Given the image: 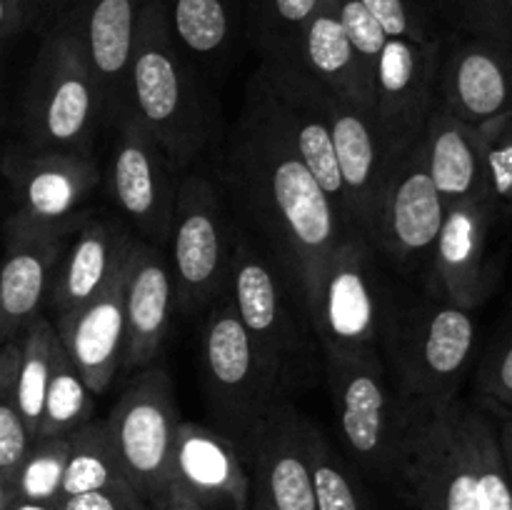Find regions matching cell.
<instances>
[{
    "label": "cell",
    "instance_id": "4316f807",
    "mask_svg": "<svg viewBox=\"0 0 512 510\" xmlns=\"http://www.w3.org/2000/svg\"><path fill=\"white\" fill-rule=\"evenodd\" d=\"M295 65L328 93L373 110V83L345 35L338 0H325L305 25Z\"/></svg>",
    "mask_w": 512,
    "mask_h": 510
},
{
    "label": "cell",
    "instance_id": "d6a6232c",
    "mask_svg": "<svg viewBox=\"0 0 512 510\" xmlns=\"http://www.w3.org/2000/svg\"><path fill=\"white\" fill-rule=\"evenodd\" d=\"M55 340H58V335H55L53 320L45 318V315L30 320L18 338L20 350L18 370H15V400H18L20 415H23L33 440L38 433L40 415H43Z\"/></svg>",
    "mask_w": 512,
    "mask_h": 510
},
{
    "label": "cell",
    "instance_id": "7402d4cb",
    "mask_svg": "<svg viewBox=\"0 0 512 510\" xmlns=\"http://www.w3.org/2000/svg\"><path fill=\"white\" fill-rule=\"evenodd\" d=\"M143 3L145 0H73L70 8L55 18L83 48L85 60L103 90L108 123L125 103V83Z\"/></svg>",
    "mask_w": 512,
    "mask_h": 510
},
{
    "label": "cell",
    "instance_id": "ee69618b",
    "mask_svg": "<svg viewBox=\"0 0 512 510\" xmlns=\"http://www.w3.org/2000/svg\"><path fill=\"white\" fill-rule=\"evenodd\" d=\"M498 443L500 450H503V460H505V470H508V478L512 485V410L505 415H498Z\"/></svg>",
    "mask_w": 512,
    "mask_h": 510
},
{
    "label": "cell",
    "instance_id": "d4e9b609",
    "mask_svg": "<svg viewBox=\"0 0 512 510\" xmlns=\"http://www.w3.org/2000/svg\"><path fill=\"white\" fill-rule=\"evenodd\" d=\"M68 238L5 220L0 258V345L18 340L30 320L43 315L53 270Z\"/></svg>",
    "mask_w": 512,
    "mask_h": 510
},
{
    "label": "cell",
    "instance_id": "8d00e7d4",
    "mask_svg": "<svg viewBox=\"0 0 512 510\" xmlns=\"http://www.w3.org/2000/svg\"><path fill=\"white\" fill-rule=\"evenodd\" d=\"M488 168V198L495 215L512 213V113L478 125Z\"/></svg>",
    "mask_w": 512,
    "mask_h": 510
},
{
    "label": "cell",
    "instance_id": "4dcf8cb0",
    "mask_svg": "<svg viewBox=\"0 0 512 510\" xmlns=\"http://www.w3.org/2000/svg\"><path fill=\"white\" fill-rule=\"evenodd\" d=\"M128 483L123 475L118 450L108 420H88L68 435V460H65L60 498L88 493Z\"/></svg>",
    "mask_w": 512,
    "mask_h": 510
},
{
    "label": "cell",
    "instance_id": "f1b7e54d",
    "mask_svg": "<svg viewBox=\"0 0 512 510\" xmlns=\"http://www.w3.org/2000/svg\"><path fill=\"white\" fill-rule=\"evenodd\" d=\"M455 420L475 480L480 510H512V485L505 470L498 430L483 410L455 400Z\"/></svg>",
    "mask_w": 512,
    "mask_h": 510
},
{
    "label": "cell",
    "instance_id": "836d02e7",
    "mask_svg": "<svg viewBox=\"0 0 512 510\" xmlns=\"http://www.w3.org/2000/svg\"><path fill=\"white\" fill-rule=\"evenodd\" d=\"M310 460H313L315 510H373L360 480L350 473L343 455L333 448V443L315 423L310 430Z\"/></svg>",
    "mask_w": 512,
    "mask_h": 510
},
{
    "label": "cell",
    "instance_id": "5bb4252c",
    "mask_svg": "<svg viewBox=\"0 0 512 510\" xmlns=\"http://www.w3.org/2000/svg\"><path fill=\"white\" fill-rule=\"evenodd\" d=\"M445 220V203L425 168L420 140L390 165L370 245L390 263L413 270H430L435 240Z\"/></svg>",
    "mask_w": 512,
    "mask_h": 510
},
{
    "label": "cell",
    "instance_id": "7a4b0ae2",
    "mask_svg": "<svg viewBox=\"0 0 512 510\" xmlns=\"http://www.w3.org/2000/svg\"><path fill=\"white\" fill-rule=\"evenodd\" d=\"M140 128L160 145L175 170H188L208 150L215 115L203 78L180 53L163 0H145L125 83V103Z\"/></svg>",
    "mask_w": 512,
    "mask_h": 510
},
{
    "label": "cell",
    "instance_id": "8992f818",
    "mask_svg": "<svg viewBox=\"0 0 512 510\" xmlns=\"http://www.w3.org/2000/svg\"><path fill=\"white\" fill-rule=\"evenodd\" d=\"M200 385L210 428L248 460L258 428L285 398L240 323L230 293L215 300L200 330Z\"/></svg>",
    "mask_w": 512,
    "mask_h": 510
},
{
    "label": "cell",
    "instance_id": "52a82bcc",
    "mask_svg": "<svg viewBox=\"0 0 512 510\" xmlns=\"http://www.w3.org/2000/svg\"><path fill=\"white\" fill-rule=\"evenodd\" d=\"M375 248L358 233L340 240L310 308L323 360H383L395 293L380 273Z\"/></svg>",
    "mask_w": 512,
    "mask_h": 510
},
{
    "label": "cell",
    "instance_id": "6da1fadb",
    "mask_svg": "<svg viewBox=\"0 0 512 510\" xmlns=\"http://www.w3.org/2000/svg\"><path fill=\"white\" fill-rule=\"evenodd\" d=\"M218 185L308 313L340 240L353 235L333 200L275 133L250 90L220 155Z\"/></svg>",
    "mask_w": 512,
    "mask_h": 510
},
{
    "label": "cell",
    "instance_id": "ab89813d",
    "mask_svg": "<svg viewBox=\"0 0 512 510\" xmlns=\"http://www.w3.org/2000/svg\"><path fill=\"white\" fill-rule=\"evenodd\" d=\"M468 35L512 48V10L505 0H450Z\"/></svg>",
    "mask_w": 512,
    "mask_h": 510
},
{
    "label": "cell",
    "instance_id": "44dd1931",
    "mask_svg": "<svg viewBox=\"0 0 512 510\" xmlns=\"http://www.w3.org/2000/svg\"><path fill=\"white\" fill-rule=\"evenodd\" d=\"M493 218V208L485 203H458L445 208L443 228L430 258V293L465 310H475L488 298L493 285V270L488 263Z\"/></svg>",
    "mask_w": 512,
    "mask_h": 510
},
{
    "label": "cell",
    "instance_id": "83f0119b",
    "mask_svg": "<svg viewBox=\"0 0 512 510\" xmlns=\"http://www.w3.org/2000/svg\"><path fill=\"white\" fill-rule=\"evenodd\" d=\"M163 8L175 45L198 73H215L245 30L243 0H163Z\"/></svg>",
    "mask_w": 512,
    "mask_h": 510
},
{
    "label": "cell",
    "instance_id": "3957f363",
    "mask_svg": "<svg viewBox=\"0 0 512 510\" xmlns=\"http://www.w3.org/2000/svg\"><path fill=\"white\" fill-rule=\"evenodd\" d=\"M478 343L473 310L435 293L395 298L383 338V363L400 400L448 408L468 373Z\"/></svg>",
    "mask_w": 512,
    "mask_h": 510
},
{
    "label": "cell",
    "instance_id": "ffe728a7",
    "mask_svg": "<svg viewBox=\"0 0 512 510\" xmlns=\"http://www.w3.org/2000/svg\"><path fill=\"white\" fill-rule=\"evenodd\" d=\"M125 345L120 373H138L158 360L175 310V283L168 253L135 238L125 263Z\"/></svg>",
    "mask_w": 512,
    "mask_h": 510
},
{
    "label": "cell",
    "instance_id": "ac0fdd59",
    "mask_svg": "<svg viewBox=\"0 0 512 510\" xmlns=\"http://www.w3.org/2000/svg\"><path fill=\"white\" fill-rule=\"evenodd\" d=\"M325 115L333 133L335 158H338L340 180H343L345 200L353 233L370 243L375 215H378L380 195L388 180L395 155L375 120L373 110L358 103L338 98L323 90Z\"/></svg>",
    "mask_w": 512,
    "mask_h": 510
},
{
    "label": "cell",
    "instance_id": "2e32d148",
    "mask_svg": "<svg viewBox=\"0 0 512 510\" xmlns=\"http://www.w3.org/2000/svg\"><path fill=\"white\" fill-rule=\"evenodd\" d=\"M435 108L475 128L512 113V48L468 33L440 40Z\"/></svg>",
    "mask_w": 512,
    "mask_h": 510
},
{
    "label": "cell",
    "instance_id": "603a6c76",
    "mask_svg": "<svg viewBox=\"0 0 512 510\" xmlns=\"http://www.w3.org/2000/svg\"><path fill=\"white\" fill-rule=\"evenodd\" d=\"M138 235L120 218L93 215L65 243L48 290L50 315L70 313L88 303L118 275Z\"/></svg>",
    "mask_w": 512,
    "mask_h": 510
},
{
    "label": "cell",
    "instance_id": "74e56055",
    "mask_svg": "<svg viewBox=\"0 0 512 510\" xmlns=\"http://www.w3.org/2000/svg\"><path fill=\"white\" fill-rule=\"evenodd\" d=\"M338 15L345 28V35H348L350 45H353L355 55H358L360 65H363L370 83H373L375 68H378L380 53H383V45L388 40V35L383 33L378 20L368 13V8L360 0H338Z\"/></svg>",
    "mask_w": 512,
    "mask_h": 510
},
{
    "label": "cell",
    "instance_id": "30bf717a",
    "mask_svg": "<svg viewBox=\"0 0 512 510\" xmlns=\"http://www.w3.org/2000/svg\"><path fill=\"white\" fill-rule=\"evenodd\" d=\"M0 175L13 200L8 220L70 238L90 215V200L103 180L95 155L10 145L0 155Z\"/></svg>",
    "mask_w": 512,
    "mask_h": 510
},
{
    "label": "cell",
    "instance_id": "7dc6e473",
    "mask_svg": "<svg viewBox=\"0 0 512 510\" xmlns=\"http://www.w3.org/2000/svg\"><path fill=\"white\" fill-rule=\"evenodd\" d=\"M505 3H508V8L512 10V0H505Z\"/></svg>",
    "mask_w": 512,
    "mask_h": 510
},
{
    "label": "cell",
    "instance_id": "e0dca14e",
    "mask_svg": "<svg viewBox=\"0 0 512 510\" xmlns=\"http://www.w3.org/2000/svg\"><path fill=\"white\" fill-rule=\"evenodd\" d=\"M440 38L433 43L388 38L373 75V115L398 158L420 140L435 108V68Z\"/></svg>",
    "mask_w": 512,
    "mask_h": 510
},
{
    "label": "cell",
    "instance_id": "9c48e42d",
    "mask_svg": "<svg viewBox=\"0 0 512 510\" xmlns=\"http://www.w3.org/2000/svg\"><path fill=\"white\" fill-rule=\"evenodd\" d=\"M345 453L380 480H395L403 445L405 403L380 358L323 360Z\"/></svg>",
    "mask_w": 512,
    "mask_h": 510
},
{
    "label": "cell",
    "instance_id": "277c9868",
    "mask_svg": "<svg viewBox=\"0 0 512 510\" xmlns=\"http://www.w3.org/2000/svg\"><path fill=\"white\" fill-rule=\"evenodd\" d=\"M228 293L245 333L285 398L310 388L323 373L313 323L278 265L240 223Z\"/></svg>",
    "mask_w": 512,
    "mask_h": 510
},
{
    "label": "cell",
    "instance_id": "9a60e30c",
    "mask_svg": "<svg viewBox=\"0 0 512 510\" xmlns=\"http://www.w3.org/2000/svg\"><path fill=\"white\" fill-rule=\"evenodd\" d=\"M313 420L283 398L258 428L245 468L250 478L248 510H315Z\"/></svg>",
    "mask_w": 512,
    "mask_h": 510
},
{
    "label": "cell",
    "instance_id": "7bdbcfd3",
    "mask_svg": "<svg viewBox=\"0 0 512 510\" xmlns=\"http://www.w3.org/2000/svg\"><path fill=\"white\" fill-rule=\"evenodd\" d=\"M28 5L25 0H0V43L13 38L25 25Z\"/></svg>",
    "mask_w": 512,
    "mask_h": 510
},
{
    "label": "cell",
    "instance_id": "1f68e13d",
    "mask_svg": "<svg viewBox=\"0 0 512 510\" xmlns=\"http://www.w3.org/2000/svg\"><path fill=\"white\" fill-rule=\"evenodd\" d=\"M58 335V333H55ZM95 418V395L80 378L78 368L68 358L60 340H55L53 365H50L48 390H45L43 415L35 438H65L80 425Z\"/></svg>",
    "mask_w": 512,
    "mask_h": 510
},
{
    "label": "cell",
    "instance_id": "4fadbf2b",
    "mask_svg": "<svg viewBox=\"0 0 512 510\" xmlns=\"http://www.w3.org/2000/svg\"><path fill=\"white\" fill-rule=\"evenodd\" d=\"M395 480L418 510H480L473 470L458 433L455 403L448 408L405 403Z\"/></svg>",
    "mask_w": 512,
    "mask_h": 510
},
{
    "label": "cell",
    "instance_id": "8fae6325",
    "mask_svg": "<svg viewBox=\"0 0 512 510\" xmlns=\"http://www.w3.org/2000/svg\"><path fill=\"white\" fill-rule=\"evenodd\" d=\"M105 420L125 480L153 508L168 495L170 458L183 420L168 370L150 365L133 373Z\"/></svg>",
    "mask_w": 512,
    "mask_h": 510
},
{
    "label": "cell",
    "instance_id": "b9f144b4",
    "mask_svg": "<svg viewBox=\"0 0 512 510\" xmlns=\"http://www.w3.org/2000/svg\"><path fill=\"white\" fill-rule=\"evenodd\" d=\"M60 510H150V505L128 483L88 490L58 500Z\"/></svg>",
    "mask_w": 512,
    "mask_h": 510
},
{
    "label": "cell",
    "instance_id": "e575fe53",
    "mask_svg": "<svg viewBox=\"0 0 512 510\" xmlns=\"http://www.w3.org/2000/svg\"><path fill=\"white\" fill-rule=\"evenodd\" d=\"M18 340L0 345V480L10 488L33 435L20 415L15 400V370H18Z\"/></svg>",
    "mask_w": 512,
    "mask_h": 510
},
{
    "label": "cell",
    "instance_id": "bcb514c9",
    "mask_svg": "<svg viewBox=\"0 0 512 510\" xmlns=\"http://www.w3.org/2000/svg\"><path fill=\"white\" fill-rule=\"evenodd\" d=\"M150 510H205V508H200V505H195V503H188V500L165 498V500H160L158 505H153Z\"/></svg>",
    "mask_w": 512,
    "mask_h": 510
},
{
    "label": "cell",
    "instance_id": "f546056e",
    "mask_svg": "<svg viewBox=\"0 0 512 510\" xmlns=\"http://www.w3.org/2000/svg\"><path fill=\"white\" fill-rule=\"evenodd\" d=\"M245 33L265 65H295L305 25L325 0H243Z\"/></svg>",
    "mask_w": 512,
    "mask_h": 510
},
{
    "label": "cell",
    "instance_id": "60d3db41",
    "mask_svg": "<svg viewBox=\"0 0 512 510\" xmlns=\"http://www.w3.org/2000/svg\"><path fill=\"white\" fill-rule=\"evenodd\" d=\"M360 3L378 20V25L388 38L415 40V43H433V40H438L435 35L428 33L423 18L413 13L408 0H360Z\"/></svg>",
    "mask_w": 512,
    "mask_h": 510
},
{
    "label": "cell",
    "instance_id": "f6af8a7d",
    "mask_svg": "<svg viewBox=\"0 0 512 510\" xmlns=\"http://www.w3.org/2000/svg\"><path fill=\"white\" fill-rule=\"evenodd\" d=\"M3 510H60L58 503H38V500H23L10 495Z\"/></svg>",
    "mask_w": 512,
    "mask_h": 510
},
{
    "label": "cell",
    "instance_id": "484cf974",
    "mask_svg": "<svg viewBox=\"0 0 512 510\" xmlns=\"http://www.w3.org/2000/svg\"><path fill=\"white\" fill-rule=\"evenodd\" d=\"M420 148L445 208L458 203L490 205L483 140L475 125L433 108L420 135Z\"/></svg>",
    "mask_w": 512,
    "mask_h": 510
},
{
    "label": "cell",
    "instance_id": "7c38bea8",
    "mask_svg": "<svg viewBox=\"0 0 512 510\" xmlns=\"http://www.w3.org/2000/svg\"><path fill=\"white\" fill-rule=\"evenodd\" d=\"M113 148L105 168V188L123 223L140 240L168 250L180 175L160 145L140 128L138 120L120 110L113 120Z\"/></svg>",
    "mask_w": 512,
    "mask_h": 510
},
{
    "label": "cell",
    "instance_id": "5b68a950",
    "mask_svg": "<svg viewBox=\"0 0 512 510\" xmlns=\"http://www.w3.org/2000/svg\"><path fill=\"white\" fill-rule=\"evenodd\" d=\"M103 123L108 108L83 48L60 20H53L25 83L23 143L93 155Z\"/></svg>",
    "mask_w": 512,
    "mask_h": 510
},
{
    "label": "cell",
    "instance_id": "ba28073f",
    "mask_svg": "<svg viewBox=\"0 0 512 510\" xmlns=\"http://www.w3.org/2000/svg\"><path fill=\"white\" fill-rule=\"evenodd\" d=\"M235 238L238 220L218 180L195 170L180 175L168 240L178 315H205L215 300L223 298L233 268Z\"/></svg>",
    "mask_w": 512,
    "mask_h": 510
},
{
    "label": "cell",
    "instance_id": "cb8c5ba5",
    "mask_svg": "<svg viewBox=\"0 0 512 510\" xmlns=\"http://www.w3.org/2000/svg\"><path fill=\"white\" fill-rule=\"evenodd\" d=\"M125 263L95 298L60 318H53L60 345L93 395H103L113 385L115 375H120L123 365Z\"/></svg>",
    "mask_w": 512,
    "mask_h": 510
},
{
    "label": "cell",
    "instance_id": "d6986e66",
    "mask_svg": "<svg viewBox=\"0 0 512 510\" xmlns=\"http://www.w3.org/2000/svg\"><path fill=\"white\" fill-rule=\"evenodd\" d=\"M165 498L188 500L205 510H248L250 478L245 460L215 428L180 420Z\"/></svg>",
    "mask_w": 512,
    "mask_h": 510
},
{
    "label": "cell",
    "instance_id": "f35d334b",
    "mask_svg": "<svg viewBox=\"0 0 512 510\" xmlns=\"http://www.w3.org/2000/svg\"><path fill=\"white\" fill-rule=\"evenodd\" d=\"M480 400L498 418L512 410V330L490 350L478 375Z\"/></svg>",
    "mask_w": 512,
    "mask_h": 510
},
{
    "label": "cell",
    "instance_id": "d590c367",
    "mask_svg": "<svg viewBox=\"0 0 512 510\" xmlns=\"http://www.w3.org/2000/svg\"><path fill=\"white\" fill-rule=\"evenodd\" d=\"M65 460H68V435L65 438H35L10 480V495L38 503H58L63 488Z\"/></svg>",
    "mask_w": 512,
    "mask_h": 510
}]
</instances>
